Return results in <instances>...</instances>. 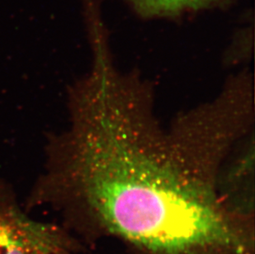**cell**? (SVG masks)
I'll return each mask as SVG.
<instances>
[{
    "label": "cell",
    "mask_w": 255,
    "mask_h": 254,
    "mask_svg": "<svg viewBox=\"0 0 255 254\" xmlns=\"http://www.w3.org/2000/svg\"><path fill=\"white\" fill-rule=\"evenodd\" d=\"M217 166L156 128L109 134L72 168L59 202L79 204L105 228L154 254H243L240 213Z\"/></svg>",
    "instance_id": "6da1fadb"
},
{
    "label": "cell",
    "mask_w": 255,
    "mask_h": 254,
    "mask_svg": "<svg viewBox=\"0 0 255 254\" xmlns=\"http://www.w3.org/2000/svg\"><path fill=\"white\" fill-rule=\"evenodd\" d=\"M70 244L58 226L30 218L0 187V254H64Z\"/></svg>",
    "instance_id": "7a4b0ae2"
},
{
    "label": "cell",
    "mask_w": 255,
    "mask_h": 254,
    "mask_svg": "<svg viewBox=\"0 0 255 254\" xmlns=\"http://www.w3.org/2000/svg\"><path fill=\"white\" fill-rule=\"evenodd\" d=\"M143 17H164L179 15L174 0H127Z\"/></svg>",
    "instance_id": "3957f363"
},
{
    "label": "cell",
    "mask_w": 255,
    "mask_h": 254,
    "mask_svg": "<svg viewBox=\"0 0 255 254\" xmlns=\"http://www.w3.org/2000/svg\"><path fill=\"white\" fill-rule=\"evenodd\" d=\"M230 0H174L179 15L183 12H197L220 6Z\"/></svg>",
    "instance_id": "277c9868"
},
{
    "label": "cell",
    "mask_w": 255,
    "mask_h": 254,
    "mask_svg": "<svg viewBox=\"0 0 255 254\" xmlns=\"http://www.w3.org/2000/svg\"><path fill=\"white\" fill-rule=\"evenodd\" d=\"M71 254V252H70H70L65 253V254Z\"/></svg>",
    "instance_id": "5b68a950"
}]
</instances>
